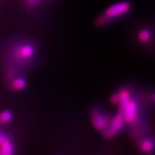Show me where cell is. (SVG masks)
I'll use <instances>...</instances> for the list:
<instances>
[{
  "label": "cell",
  "instance_id": "6da1fadb",
  "mask_svg": "<svg viewBox=\"0 0 155 155\" xmlns=\"http://www.w3.org/2000/svg\"><path fill=\"white\" fill-rule=\"evenodd\" d=\"M131 8V2L127 1H121L114 3L108 7L101 15L98 17L95 21V24L98 27L104 26L110 21L126 15L127 13L130 11Z\"/></svg>",
  "mask_w": 155,
  "mask_h": 155
},
{
  "label": "cell",
  "instance_id": "7a4b0ae2",
  "mask_svg": "<svg viewBox=\"0 0 155 155\" xmlns=\"http://www.w3.org/2000/svg\"><path fill=\"white\" fill-rule=\"evenodd\" d=\"M125 120L124 118V115L120 110H119L114 117L111 118V120L104 129L103 132V136L105 139H109L113 138L117 134L122 131L123 127L124 126Z\"/></svg>",
  "mask_w": 155,
  "mask_h": 155
},
{
  "label": "cell",
  "instance_id": "3957f363",
  "mask_svg": "<svg viewBox=\"0 0 155 155\" xmlns=\"http://www.w3.org/2000/svg\"><path fill=\"white\" fill-rule=\"evenodd\" d=\"M91 120L94 128L97 131H103L110 122L111 118L99 109H94L91 112Z\"/></svg>",
  "mask_w": 155,
  "mask_h": 155
},
{
  "label": "cell",
  "instance_id": "277c9868",
  "mask_svg": "<svg viewBox=\"0 0 155 155\" xmlns=\"http://www.w3.org/2000/svg\"><path fill=\"white\" fill-rule=\"evenodd\" d=\"M120 111L124 115L125 123L132 124L138 116V104L135 101L131 99Z\"/></svg>",
  "mask_w": 155,
  "mask_h": 155
},
{
  "label": "cell",
  "instance_id": "5b68a950",
  "mask_svg": "<svg viewBox=\"0 0 155 155\" xmlns=\"http://www.w3.org/2000/svg\"><path fill=\"white\" fill-rule=\"evenodd\" d=\"M36 51L35 47L31 44H25L18 48L14 54V58L18 61L27 60L33 57Z\"/></svg>",
  "mask_w": 155,
  "mask_h": 155
},
{
  "label": "cell",
  "instance_id": "8992f818",
  "mask_svg": "<svg viewBox=\"0 0 155 155\" xmlns=\"http://www.w3.org/2000/svg\"><path fill=\"white\" fill-rule=\"evenodd\" d=\"M15 153V146L12 140L5 133L0 131V155Z\"/></svg>",
  "mask_w": 155,
  "mask_h": 155
},
{
  "label": "cell",
  "instance_id": "52a82bcc",
  "mask_svg": "<svg viewBox=\"0 0 155 155\" xmlns=\"http://www.w3.org/2000/svg\"><path fill=\"white\" fill-rule=\"evenodd\" d=\"M117 94H118L119 97V110H122L123 108L131 99V92L127 89H126V88H123Z\"/></svg>",
  "mask_w": 155,
  "mask_h": 155
},
{
  "label": "cell",
  "instance_id": "ba28073f",
  "mask_svg": "<svg viewBox=\"0 0 155 155\" xmlns=\"http://www.w3.org/2000/svg\"><path fill=\"white\" fill-rule=\"evenodd\" d=\"M27 82L25 78L23 77H18L13 80L11 82V88L12 90L20 91V90H24L26 87Z\"/></svg>",
  "mask_w": 155,
  "mask_h": 155
},
{
  "label": "cell",
  "instance_id": "9c48e42d",
  "mask_svg": "<svg viewBox=\"0 0 155 155\" xmlns=\"http://www.w3.org/2000/svg\"><path fill=\"white\" fill-rule=\"evenodd\" d=\"M139 149L142 152L145 153H148L153 150V141L149 139H144L139 144Z\"/></svg>",
  "mask_w": 155,
  "mask_h": 155
},
{
  "label": "cell",
  "instance_id": "30bf717a",
  "mask_svg": "<svg viewBox=\"0 0 155 155\" xmlns=\"http://www.w3.org/2000/svg\"><path fill=\"white\" fill-rule=\"evenodd\" d=\"M151 33L150 31L147 29H141L138 33V40L141 43H147L150 40Z\"/></svg>",
  "mask_w": 155,
  "mask_h": 155
},
{
  "label": "cell",
  "instance_id": "8fae6325",
  "mask_svg": "<svg viewBox=\"0 0 155 155\" xmlns=\"http://www.w3.org/2000/svg\"><path fill=\"white\" fill-rule=\"evenodd\" d=\"M13 119V113L10 110H5L0 112V124H6Z\"/></svg>",
  "mask_w": 155,
  "mask_h": 155
},
{
  "label": "cell",
  "instance_id": "7c38bea8",
  "mask_svg": "<svg viewBox=\"0 0 155 155\" xmlns=\"http://www.w3.org/2000/svg\"><path fill=\"white\" fill-rule=\"evenodd\" d=\"M110 102L112 103V104H115V105H118L119 103V97H118V94L116 93V94H113L110 97Z\"/></svg>",
  "mask_w": 155,
  "mask_h": 155
},
{
  "label": "cell",
  "instance_id": "4fadbf2b",
  "mask_svg": "<svg viewBox=\"0 0 155 155\" xmlns=\"http://www.w3.org/2000/svg\"><path fill=\"white\" fill-rule=\"evenodd\" d=\"M25 1H27V2H28V3H29V4L32 5V6H34L36 3H37L38 2H40L41 0H25Z\"/></svg>",
  "mask_w": 155,
  "mask_h": 155
}]
</instances>
